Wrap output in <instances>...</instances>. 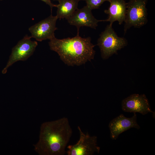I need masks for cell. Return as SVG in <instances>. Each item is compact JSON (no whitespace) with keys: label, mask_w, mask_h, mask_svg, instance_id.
Wrapping results in <instances>:
<instances>
[{"label":"cell","mask_w":155,"mask_h":155,"mask_svg":"<svg viewBox=\"0 0 155 155\" xmlns=\"http://www.w3.org/2000/svg\"><path fill=\"white\" fill-rule=\"evenodd\" d=\"M72 133L67 118L43 123L40 127L39 140L34 146L40 155H64Z\"/></svg>","instance_id":"1"},{"label":"cell","mask_w":155,"mask_h":155,"mask_svg":"<svg viewBox=\"0 0 155 155\" xmlns=\"http://www.w3.org/2000/svg\"><path fill=\"white\" fill-rule=\"evenodd\" d=\"M90 37L83 38L77 33L75 36L58 39L55 37L50 40V49L57 52L61 60L69 66L80 65L93 59L95 45Z\"/></svg>","instance_id":"2"},{"label":"cell","mask_w":155,"mask_h":155,"mask_svg":"<svg viewBox=\"0 0 155 155\" xmlns=\"http://www.w3.org/2000/svg\"><path fill=\"white\" fill-rule=\"evenodd\" d=\"M127 44L126 39L118 36L113 28L112 25L109 24L100 34L97 45L100 49L102 57L106 59L113 54H117L118 51L126 46Z\"/></svg>","instance_id":"3"},{"label":"cell","mask_w":155,"mask_h":155,"mask_svg":"<svg viewBox=\"0 0 155 155\" xmlns=\"http://www.w3.org/2000/svg\"><path fill=\"white\" fill-rule=\"evenodd\" d=\"M148 0H129L126 3L124 30L125 34L131 27L139 28L148 22L146 5Z\"/></svg>","instance_id":"4"},{"label":"cell","mask_w":155,"mask_h":155,"mask_svg":"<svg viewBox=\"0 0 155 155\" xmlns=\"http://www.w3.org/2000/svg\"><path fill=\"white\" fill-rule=\"evenodd\" d=\"M80 137L75 144L67 147V155H92L94 153H99L100 148L97 146V136H91L88 133H84L78 126Z\"/></svg>","instance_id":"5"},{"label":"cell","mask_w":155,"mask_h":155,"mask_svg":"<svg viewBox=\"0 0 155 155\" xmlns=\"http://www.w3.org/2000/svg\"><path fill=\"white\" fill-rule=\"evenodd\" d=\"M31 37L25 35L12 49L9 59L5 67L2 71L5 73L7 68L16 62L25 61L31 56L38 45L37 42L32 41Z\"/></svg>","instance_id":"6"},{"label":"cell","mask_w":155,"mask_h":155,"mask_svg":"<svg viewBox=\"0 0 155 155\" xmlns=\"http://www.w3.org/2000/svg\"><path fill=\"white\" fill-rule=\"evenodd\" d=\"M58 18L52 14L45 19L30 26L29 31L32 38L42 41L54 37L55 32L57 29L56 23Z\"/></svg>","instance_id":"7"},{"label":"cell","mask_w":155,"mask_h":155,"mask_svg":"<svg viewBox=\"0 0 155 155\" xmlns=\"http://www.w3.org/2000/svg\"><path fill=\"white\" fill-rule=\"evenodd\" d=\"M92 10L86 5L82 8L78 9L67 20L71 25L75 26L77 29V33L81 27H88L96 29L98 23L103 20H98L93 16Z\"/></svg>","instance_id":"8"},{"label":"cell","mask_w":155,"mask_h":155,"mask_svg":"<svg viewBox=\"0 0 155 155\" xmlns=\"http://www.w3.org/2000/svg\"><path fill=\"white\" fill-rule=\"evenodd\" d=\"M121 107L122 110L125 112L139 113L143 115L149 113H154L144 94L131 95L122 100Z\"/></svg>","instance_id":"9"},{"label":"cell","mask_w":155,"mask_h":155,"mask_svg":"<svg viewBox=\"0 0 155 155\" xmlns=\"http://www.w3.org/2000/svg\"><path fill=\"white\" fill-rule=\"evenodd\" d=\"M137 118L136 113H134L133 115L130 118L121 114L112 120L108 125L111 138L116 140L121 133L131 128L139 129L140 127L137 122Z\"/></svg>","instance_id":"10"},{"label":"cell","mask_w":155,"mask_h":155,"mask_svg":"<svg viewBox=\"0 0 155 155\" xmlns=\"http://www.w3.org/2000/svg\"><path fill=\"white\" fill-rule=\"evenodd\" d=\"M110 5L108 9L104 11V13L108 15L107 19L104 22H109L112 25L114 22L117 21L121 25L124 22L126 11V3L125 0H109Z\"/></svg>","instance_id":"11"},{"label":"cell","mask_w":155,"mask_h":155,"mask_svg":"<svg viewBox=\"0 0 155 155\" xmlns=\"http://www.w3.org/2000/svg\"><path fill=\"white\" fill-rule=\"evenodd\" d=\"M82 0H59L56 16L58 19L66 20L71 16L77 9L78 4Z\"/></svg>","instance_id":"12"},{"label":"cell","mask_w":155,"mask_h":155,"mask_svg":"<svg viewBox=\"0 0 155 155\" xmlns=\"http://www.w3.org/2000/svg\"><path fill=\"white\" fill-rule=\"evenodd\" d=\"M85 1L86 6L92 10L98 9L105 1H109V0H82Z\"/></svg>","instance_id":"13"},{"label":"cell","mask_w":155,"mask_h":155,"mask_svg":"<svg viewBox=\"0 0 155 155\" xmlns=\"http://www.w3.org/2000/svg\"><path fill=\"white\" fill-rule=\"evenodd\" d=\"M48 5L50 7L51 11L52 12L53 7H56L57 5L54 4L52 3L51 0H41Z\"/></svg>","instance_id":"14"},{"label":"cell","mask_w":155,"mask_h":155,"mask_svg":"<svg viewBox=\"0 0 155 155\" xmlns=\"http://www.w3.org/2000/svg\"><path fill=\"white\" fill-rule=\"evenodd\" d=\"M54 0V1H59V0Z\"/></svg>","instance_id":"15"},{"label":"cell","mask_w":155,"mask_h":155,"mask_svg":"<svg viewBox=\"0 0 155 155\" xmlns=\"http://www.w3.org/2000/svg\"><path fill=\"white\" fill-rule=\"evenodd\" d=\"M1 0H0V1H1Z\"/></svg>","instance_id":"16"}]
</instances>
